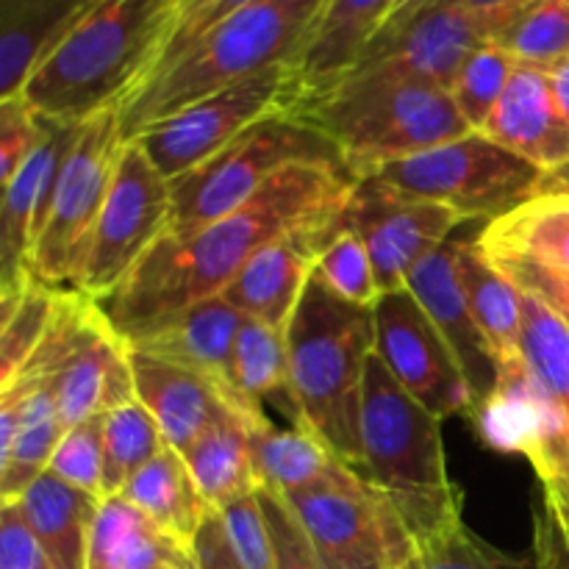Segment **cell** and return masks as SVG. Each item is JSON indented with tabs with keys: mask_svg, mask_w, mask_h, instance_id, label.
<instances>
[{
	"mask_svg": "<svg viewBox=\"0 0 569 569\" xmlns=\"http://www.w3.org/2000/svg\"><path fill=\"white\" fill-rule=\"evenodd\" d=\"M98 0H0V100L20 94L39 61Z\"/></svg>",
	"mask_w": 569,
	"mask_h": 569,
	"instance_id": "484cf974",
	"label": "cell"
},
{
	"mask_svg": "<svg viewBox=\"0 0 569 569\" xmlns=\"http://www.w3.org/2000/svg\"><path fill=\"white\" fill-rule=\"evenodd\" d=\"M253 445L256 467L264 487L276 492H309V489L345 483L359 470L339 461L309 428H278L272 420H261L248 428Z\"/></svg>",
	"mask_w": 569,
	"mask_h": 569,
	"instance_id": "f1b7e54d",
	"label": "cell"
},
{
	"mask_svg": "<svg viewBox=\"0 0 569 569\" xmlns=\"http://www.w3.org/2000/svg\"><path fill=\"white\" fill-rule=\"evenodd\" d=\"M61 292L28 283L14 292H0V387L31 361L56 317Z\"/></svg>",
	"mask_w": 569,
	"mask_h": 569,
	"instance_id": "8d00e7d4",
	"label": "cell"
},
{
	"mask_svg": "<svg viewBox=\"0 0 569 569\" xmlns=\"http://www.w3.org/2000/svg\"><path fill=\"white\" fill-rule=\"evenodd\" d=\"M131 370L137 400L159 422L167 448L181 456L220 422L242 420L250 428L267 420L264 409H253L226 387L187 367L131 350Z\"/></svg>",
	"mask_w": 569,
	"mask_h": 569,
	"instance_id": "ac0fdd59",
	"label": "cell"
},
{
	"mask_svg": "<svg viewBox=\"0 0 569 569\" xmlns=\"http://www.w3.org/2000/svg\"><path fill=\"white\" fill-rule=\"evenodd\" d=\"M122 144L126 137L120 109L100 111L83 122L76 148L56 183L44 231L28 261V276L33 283L56 292H78Z\"/></svg>",
	"mask_w": 569,
	"mask_h": 569,
	"instance_id": "30bf717a",
	"label": "cell"
},
{
	"mask_svg": "<svg viewBox=\"0 0 569 569\" xmlns=\"http://www.w3.org/2000/svg\"><path fill=\"white\" fill-rule=\"evenodd\" d=\"M542 483L548 526L559 539L561 550L569 556V428L545 439L539 448L526 456Z\"/></svg>",
	"mask_w": 569,
	"mask_h": 569,
	"instance_id": "7bdbcfd3",
	"label": "cell"
},
{
	"mask_svg": "<svg viewBox=\"0 0 569 569\" xmlns=\"http://www.w3.org/2000/svg\"><path fill=\"white\" fill-rule=\"evenodd\" d=\"M242 322V311L226 295H214V298L187 306L183 311L172 315L170 320L144 328L142 333H137L126 345L131 350H139V353L156 356L161 361L200 372V376L226 387L231 395H237L231 387V359ZM253 409H261V406H253Z\"/></svg>",
	"mask_w": 569,
	"mask_h": 569,
	"instance_id": "7402d4cb",
	"label": "cell"
},
{
	"mask_svg": "<svg viewBox=\"0 0 569 569\" xmlns=\"http://www.w3.org/2000/svg\"><path fill=\"white\" fill-rule=\"evenodd\" d=\"M456 250H459V237H450L442 248L433 250L411 270L406 289L420 300L433 326L453 348L456 359L470 381L478 409V403L492 392L495 381H498V361H495L492 348L483 339L470 303H467L465 289H461Z\"/></svg>",
	"mask_w": 569,
	"mask_h": 569,
	"instance_id": "44dd1931",
	"label": "cell"
},
{
	"mask_svg": "<svg viewBox=\"0 0 569 569\" xmlns=\"http://www.w3.org/2000/svg\"><path fill=\"white\" fill-rule=\"evenodd\" d=\"M322 569H356V567H339V565H322Z\"/></svg>",
	"mask_w": 569,
	"mask_h": 569,
	"instance_id": "91938a15",
	"label": "cell"
},
{
	"mask_svg": "<svg viewBox=\"0 0 569 569\" xmlns=\"http://www.w3.org/2000/svg\"><path fill=\"white\" fill-rule=\"evenodd\" d=\"M459 261L461 289L467 295L472 317L481 328L483 339L492 348L498 367L522 359V292L509 281V276L498 270L483 253L478 233L459 237Z\"/></svg>",
	"mask_w": 569,
	"mask_h": 569,
	"instance_id": "f546056e",
	"label": "cell"
},
{
	"mask_svg": "<svg viewBox=\"0 0 569 569\" xmlns=\"http://www.w3.org/2000/svg\"><path fill=\"white\" fill-rule=\"evenodd\" d=\"M426 3H428V0H398V3H395V9H392V14L387 17V22H383L381 31H378V33H389V31H395V28H400L406 20H409V17H415L417 11H420ZM378 33H376V37H378Z\"/></svg>",
	"mask_w": 569,
	"mask_h": 569,
	"instance_id": "11a10c76",
	"label": "cell"
},
{
	"mask_svg": "<svg viewBox=\"0 0 569 569\" xmlns=\"http://www.w3.org/2000/svg\"><path fill=\"white\" fill-rule=\"evenodd\" d=\"M548 78L550 87H553L556 103H559V109L565 111V117L569 120V59L556 64L553 70H548Z\"/></svg>",
	"mask_w": 569,
	"mask_h": 569,
	"instance_id": "db71d44e",
	"label": "cell"
},
{
	"mask_svg": "<svg viewBox=\"0 0 569 569\" xmlns=\"http://www.w3.org/2000/svg\"><path fill=\"white\" fill-rule=\"evenodd\" d=\"M495 44L517 64L553 70L569 59V0H526L511 11Z\"/></svg>",
	"mask_w": 569,
	"mask_h": 569,
	"instance_id": "e575fe53",
	"label": "cell"
},
{
	"mask_svg": "<svg viewBox=\"0 0 569 569\" xmlns=\"http://www.w3.org/2000/svg\"><path fill=\"white\" fill-rule=\"evenodd\" d=\"M103 428L106 417L67 428L50 461L53 476L98 498H103Z\"/></svg>",
	"mask_w": 569,
	"mask_h": 569,
	"instance_id": "b9f144b4",
	"label": "cell"
},
{
	"mask_svg": "<svg viewBox=\"0 0 569 569\" xmlns=\"http://www.w3.org/2000/svg\"><path fill=\"white\" fill-rule=\"evenodd\" d=\"M189 553H192L194 569H244L242 561L233 553L231 542H228L226 528H222L217 511H211L209 520L200 526Z\"/></svg>",
	"mask_w": 569,
	"mask_h": 569,
	"instance_id": "f907efd6",
	"label": "cell"
},
{
	"mask_svg": "<svg viewBox=\"0 0 569 569\" xmlns=\"http://www.w3.org/2000/svg\"><path fill=\"white\" fill-rule=\"evenodd\" d=\"M537 559L548 569H569V556L556 542V533L550 531L548 522H539L537 531Z\"/></svg>",
	"mask_w": 569,
	"mask_h": 569,
	"instance_id": "816d5d0a",
	"label": "cell"
},
{
	"mask_svg": "<svg viewBox=\"0 0 569 569\" xmlns=\"http://www.w3.org/2000/svg\"><path fill=\"white\" fill-rule=\"evenodd\" d=\"M281 498L298 517L322 565L400 569L415 556V542L400 517L361 472L345 483Z\"/></svg>",
	"mask_w": 569,
	"mask_h": 569,
	"instance_id": "5bb4252c",
	"label": "cell"
},
{
	"mask_svg": "<svg viewBox=\"0 0 569 569\" xmlns=\"http://www.w3.org/2000/svg\"><path fill=\"white\" fill-rule=\"evenodd\" d=\"M67 433L53 392L42 378L17 372L0 387V498L14 503L39 476L50 470Z\"/></svg>",
	"mask_w": 569,
	"mask_h": 569,
	"instance_id": "ffe728a7",
	"label": "cell"
},
{
	"mask_svg": "<svg viewBox=\"0 0 569 569\" xmlns=\"http://www.w3.org/2000/svg\"><path fill=\"white\" fill-rule=\"evenodd\" d=\"M172 189L139 142H126L94 226L78 292L103 300L114 292L170 226Z\"/></svg>",
	"mask_w": 569,
	"mask_h": 569,
	"instance_id": "4fadbf2b",
	"label": "cell"
},
{
	"mask_svg": "<svg viewBox=\"0 0 569 569\" xmlns=\"http://www.w3.org/2000/svg\"><path fill=\"white\" fill-rule=\"evenodd\" d=\"M517 6L472 9L456 0H428L403 26L378 33L345 78L411 81L450 89L461 64L478 48L498 39Z\"/></svg>",
	"mask_w": 569,
	"mask_h": 569,
	"instance_id": "7c38bea8",
	"label": "cell"
},
{
	"mask_svg": "<svg viewBox=\"0 0 569 569\" xmlns=\"http://www.w3.org/2000/svg\"><path fill=\"white\" fill-rule=\"evenodd\" d=\"M198 3H203V0H181V14H183V11L194 9V6H198Z\"/></svg>",
	"mask_w": 569,
	"mask_h": 569,
	"instance_id": "6f0895ef",
	"label": "cell"
},
{
	"mask_svg": "<svg viewBox=\"0 0 569 569\" xmlns=\"http://www.w3.org/2000/svg\"><path fill=\"white\" fill-rule=\"evenodd\" d=\"M328 0H253L222 17L120 106L131 142L153 122L278 64H298Z\"/></svg>",
	"mask_w": 569,
	"mask_h": 569,
	"instance_id": "277c9868",
	"label": "cell"
},
{
	"mask_svg": "<svg viewBox=\"0 0 569 569\" xmlns=\"http://www.w3.org/2000/svg\"><path fill=\"white\" fill-rule=\"evenodd\" d=\"M456 3L472 6V9H506V6L526 3V0H456Z\"/></svg>",
	"mask_w": 569,
	"mask_h": 569,
	"instance_id": "9f6ffc18",
	"label": "cell"
},
{
	"mask_svg": "<svg viewBox=\"0 0 569 569\" xmlns=\"http://www.w3.org/2000/svg\"><path fill=\"white\" fill-rule=\"evenodd\" d=\"M181 17V0H98L22 83L37 114L87 122L142 87Z\"/></svg>",
	"mask_w": 569,
	"mask_h": 569,
	"instance_id": "7a4b0ae2",
	"label": "cell"
},
{
	"mask_svg": "<svg viewBox=\"0 0 569 569\" xmlns=\"http://www.w3.org/2000/svg\"><path fill=\"white\" fill-rule=\"evenodd\" d=\"M189 472L200 495L214 511L256 495L264 481L256 467L253 445L242 420H228L209 428L192 448L183 453Z\"/></svg>",
	"mask_w": 569,
	"mask_h": 569,
	"instance_id": "1f68e13d",
	"label": "cell"
},
{
	"mask_svg": "<svg viewBox=\"0 0 569 569\" xmlns=\"http://www.w3.org/2000/svg\"><path fill=\"white\" fill-rule=\"evenodd\" d=\"M83 122L42 117V137L20 170L3 183L0 206V292H14L31 283L28 261L48 222L56 183L78 142Z\"/></svg>",
	"mask_w": 569,
	"mask_h": 569,
	"instance_id": "e0dca14e",
	"label": "cell"
},
{
	"mask_svg": "<svg viewBox=\"0 0 569 569\" xmlns=\"http://www.w3.org/2000/svg\"><path fill=\"white\" fill-rule=\"evenodd\" d=\"M339 222L365 242L381 295L403 289L411 270L467 226L448 206L411 198L376 176L356 181Z\"/></svg>",
	"mask_w": 569,
	"mask_h": 569,
	"instance_id": "9a60e30c",
	"label": "cell"
},
{
	"mask_svg": "<svg viewBox=\"0 0 569 569\" xmlns=\"http://www.w3.org/2000/svg\"><path fill=\"white\" fill-rule=\"evenodd\" d=\"M42 137V114L20 94L0 100V181H9Z\"/></svg>",
	"mask_w": 569,
	"mask_h": 569,
	"instance_id": "7dc6e473",
	"label": "cell"
},
{
	"mask_svg": "<svg viewBox=\"0 0 569 569\" xmlns=\"http://www.w3.org/2000/svg\"><path fill=\"white\" fill-rule=\"evenodd\" d=\"M87 569H192V553L122 495L100 500Z\"/></svg>",
	"mask_w": 569,
	"mask_h": 569,
	"instance_id": "83f0119b",
	"label": "cell"
},
{
	"mask_svg": "<svg viewBox=\"0 0 569 569\" xmlns=\"http://www.w3.org/2000/svg\"><path fill=\"white\" fill-rule=\"evenodd\" d=\"M337 217L306 222L267 244L222 295L250 320L287 331Z\"/></svg>",
	"mask_w": 569,
	"mask_h": 569,
	"instance_id": "d6986e66",
	"label": "cell"
},
{
	"mask_svg": "<svg viewBox=\"0 0 569 569\" xmlns=\"http://www.w3.org/2000/svg\"><path fill=\"white\" fill-rule=\"evenodd\" d=\"M511 153L548 172L569 161V120L556 103L545 70L517 64L498 109L483 131Z\"/></svg>",
	"mask_w": 569,
	"mask_h": 569,
	"instance_id": "603a6c76",
	"label": "cell"
},
{
	"mask_svg": "<svg viewBox=\"0 0 569 569\" xmlns=\"http://www.w3.org/2000/svg\"><path fill=\"white\" fill-rule=\"evenodd\" d=\"M522 292V289H520ZM522 359L569 420V326L550 306L522 292Z\"/></svg>",
	"mask_w": 569,
	"mask_h": 569,
	"instance_id": "74e56055",
	"label": "cell"
},
{
	"mask_svg": "<svg viewBox=\"0 0 569 569\" xmlns=\"http://www.w3.org/2000/svg\"><path fill=\"white\" fill-rule=\"evenodd\" d=\"M483 250L531 256L569 272V198H533L478 231Z\"/></svg>",
	"mask_w": 569,
	"mask_h": 569,
	"instance_id": "d6a6232c",
	"label": "cell"
},
{
	"mask_svg": "<svg viewBox=\"0 0 569 569\" xmlns=\"http://www.w3.org/2000/svg\"><path fill=\"white\" fill-rule=\"evenodd\" d=\"M233 553L244 569H278L276 545L261 509L259 492L217 511Z\"/></svg>",
	"mask_w": 569,
	"mask_h": 569,
	"instance_id": "ee69618b",
	"label": "cell"
},
{
	"mask_svg": "<svg viewBox=\"0 0 569 569\" xmlns=\"http://www.w3.org/2000/svg\"><path fill=\"white\" fill-rule=\"evenodd\" d=\"M14 503L37 542L42 545L50 567L87 569L89 537L100 509L98 495L70 487L48 470Z\"/></svg>",
	"mask_w": 569,
	"mask_h": 569,
	"instance_id": "4316f807",
	"label": "cell"
},
{
	"mask_svg": "<svg viewBox=\"0 0 569 569\" xmlns=\"http://www.w3.org/2000/svg\"><path fill=\"white\" fill-rule=\"evenodd\" d=\"M345 167L337 144L295 109L276 111L239 133L214 159L170 181L172 209L164 237L183 239L248 203L289 164ZM348 170V167H345Z\"/></svg>",
	"mask_w": 569,
	"mask_h": 569,
	"instance_id": "52a82bcc",
	"label": "cell"
},
{
	"mask_svg": "<svg viewBox=\"0 0 569 569\" xmlns=\"http://www.w3.org/2000/svg\"><path fill=\"white\" fill-rule=\"evenodd\" d=\"M0 569H53L17 503L0 506Z\"/></svg>",
	"mask_w": 569,
	"mask_h": 569,
	"instance_id": "681fc988",
	"label": "cell"
},
{
	"mask_svg": "<svg viewBox=\"0 0 569 569\" xmlns=\"http://www.w3.org/2000/svg\"><path fill=\"white\" fill-rule=\"evenodd\" d=\"M295 106L298 83L292 67L278 64L153 122L133 142H139L167 181H176L214 159L250 126Z\"/></svg>",
	"mask_w": 569,
	"mask_h": 569,
	"instance_id": "8fae6325",
	"label": "cell"
},
{
	"mask_svg": "<svg viewBox=\"0 0 569 569\" xmlns=\"http://www.w3.org/2000/svg\"><path fill=\"white\" fill-rule=\"evenodd\" d=\"M361 476L392 506L411 542L465 517L442 420L395 381L378 353L367 359L361 389Z\"/></svg>",
	"mask_w": 569,
	"mask_h": 569,
	"instance_id": "5b68a950",
	"label": "cell"
},
{
	"mask_svg": "<svg viewBox=\"0 0 569 569\" xmlns=\"http://www.w3.org/2000/svg\"><path fill=\"white\" fill-rule=\"evenodd\" d=\"M120 495L187 550L214 511L200 495L183 456L172 448H164L142 467Z\"/></svg>",
	"mask_w": 569,
	"mask_h": 569,
	"instance_id": "4dcf8cb0",
	"label": "cell"
},
{
	"mask_svg": "<svg viewBox=\"0 0 569 569\" xmlns=\"http://www.w3.org/2000/svg\"><path fill=\"white\" fill-rule=\"evenodd\" d=\"M389 187L448 206L465 222H495L537 198L542 170L509 148L470 131L426 153L389 161L372 172Z\"/></svg>",
	"mask_w": 569,
	"mask_h": 569,
	"instance_id": "9c48e42d",
	"label": "cell"
},
{
	"mask_svg": "<svg viewBox=\"0 0 569 569\" xmlns=\"http://www.w3.org/2000/svg\"><path fill=\"white\" fill-rule=\"evenodd\" d=\"M537 198H569V161L556 170L542 172Z\"/></svg>",
	"mask_w": 569,
	"mask_h": 569,
	"instance_id": "f5cc1de1",
	"label": "cell"
},
{
	"mask_svg": "<svg viewBox=\"0 0 569 569\" xmlns=\"http://www.w3.org/2000/svg\"><path fill=\"white\" fill-rule=\"evenodd\" d=\"M356 187L353 172L331 164H289L222 220L183 239L161 237L131 276L98 300L122 342L187 306L222 295L259 250L306 222L331 220Z\"/></svg>",
	"mask_w": 569,
	"mask_h": 569,
	"instance_id": "6da1fadb",
	"label": "cell"
},
{
	"mask_svg": "<svg viewBox=\"0 0 569 569\" xmlns=\"http://www.w3.org/2000/svg\"><path fill=\"white\" fill-rule=\"evenodd\" d=\"M20 372L48 383L64 428L106 417L137 398L131 350L109 326L98 300L83 292H61L42 345Z\"/></svg>",
	"mask_w": 569,
	"mask_h": 569,
	"instance_id": "ba28073f",
	"label": "cell"
},
{
	"mask_svg": "<svg viewBox=\"0 0 569 569\" xmlns=\"http://www.w3.org/2000/svg\"><path fill=\"white\" fill-rule=\"evenodd\" d=\"M415 556L420 569H542L537 559L509 556L483 542L465 517L417 539Z\"/></svg>",
	"mask_w": 569,
	"mask_h": 569,
	"instance_id": "f35d334b",
	"label": "cell"
},
{
	"mask_svg": "<svg viewBox=\"0 0 569 569\" xmlns=\"http://www.w3.org/2000/svg\"><path fill=\"white\" fill-rule=\"evenodd\" d=\"M537 561H539V559H537ZM539 567H542V569H548V567H545V565H542V561H539Z\"/></svg>",
	"mask_w": 569,
	"mask_h": 569,
	"instance_id": "94428289",
	"label": "cell"
},
{
	"mask_svg": "<svg viewBox=\"0 0 569 569\" xmlns=\"http://www.w3.org/2000/svg\"><path fill=\"white\" fill-rule=\"evenodd\" d=\"M470 420L487 448L520 456L569 428L565 409L528 370L526 359L498 367L495 389L478 403Z\"/></svg>",
	"mask_w": 569,
	"mask_h": 569,
	"instance_id": "cb8c5ba5",
	"label": "cell"
},
{
	"mask_svg": "<svg viewBox=\"0 0 569 569\" xmlns=\"http://www.w3.org/2000/svg\"><path fill=\"white\" fill-rule=\"evenodd\" d=\"M231 387L253 406L276 392L289 395L287 331L244 317L233 345Z\"/></svg>",
	"mask_w": 569,
	"mask_h": 569,
	"instance_id": "d590c367",
	"label": "cell"
},
{
	"mask_svg": "<svg viewBox=\"0 0 569 569\" xmlns=\"http://www.w3.org/2000/svg\"><path fill=\"white\" fill-rule=\"evenodd\" d=\"M398 0H328L292 67L298 106L322 98L356 67ZM295 106V109H298Z\"/></svg>",
	"mask_w": 569,
	"mask_h": 569,
	"instance_id": "d4e9b609",
	"label": "cell"
},
{
	"mask_svg": "<svg viewBox=\"0 0 569 569\" xmlns=\"http://www.w3.org/2000/svg\"><path fill=\"white\" fill-rule=\"evenodd\" d=\"M287 348L298 426L361 472V389L376 353V315L339 298L315 270L287 328Z\"/></svg>",
	"mask_w": 569,
	"mask_h": 569,
	"instance_id": "3957f363",
	"label": "cell"
},
{
	"mask_svg": "<svg viewBox=\"0 0 569 569\" xmlns=\"http://www.w3.org/2000/svg\"><path fill=\"white\" fill-rule=\"evenodd\" d=\"M164 448L159 422L137 398L109 411L103 428V498L120 495Z\"/></svg>",
	"mask_w": 569,
	"mask_h": 569,
	"instance_id": "836d02e7",
	"label": "cell"
},
{
	"mask_svg": "<svg viewBox=\"0 0 569 569\" xmlns=\"http://www.w3.org/2000/svg\"><path fill=\"white\" fill-rule=\"evenodd\" d=\"M400 569H420V565H417V556H411V559L406 561V565L400 567Z\"/></svg>",
	"mask_w": 569,
	"mask_h": 569,
	"instance_id": "680465c9",
	"label": "cell"
},
{
	"mask_svg": "<svg viewBox=\"0 0 569 569\" xmlns=\"http://www.w3.org/2000/svg\"><path fill=\"white\" fill-rule=\"evenodd\" d=\"M295 111L337 144L356 181L472 131L450 89L411 81L345 78Z\"/></svg>",
	"mask_w": 569,
	"mask_h": 569,
	"instance_id": "8992f818",
	"label": "cell"
},
{
	"mask_svg": "<svg viewBox=\"0 0 569 569\" xmlns=\"http://www.w3.org/2000/svg\"><path fill=\"white\" fill-rule=\"evenodd\" d=\"M192 569H194V565H192Z\"/></svg>",
	"mask_w": 569,
	"mask_h": 569,
	"instance_id": "6125c7cd",
	"label": "cell"
},
{
	"mask_svg": "<svg viewBox=\"0 0 569 569\" xmlns=\"http://www.w3.org/2000/svg\"><path fill=\"white\" fill-rule=\"evenodd\" d=\"M483 253L503 276H509V281L517 289L542 300L569 326V272L556 270V267L531 259V256L506 253V250H483Z\"/></svg>",
	"mask_w": 569,
	"mask_h": 569,
	"instance_id": "f6af8a7d",
	"label": "cell"
},
{
	"mask_svg": "<svg viewBox=\"0 0 569 569\" xmlns=\"http://www.w3.org/2000/svg\"><path fill=\"white\" fill-rule=\"evenodd\" d=\"M248 3H253V0H203V3H198L194 9L183 11V14L178 17L176 28H172L170 39H167L164 50H161L159 59H156L153 70H150V76L144 78L142 83H148L156 72H161L167 64H170V61H176L178 56H181L183 50L194 42V39L203 37V33L209 31L211 26H217L222 17H228L231 11L242 9V6H248ZM133 92H137V89H133Z\"/></svg>",
	"mask_w": 569,
	"mask_h": 569,
	"instance_id": "c3c4849f",
	"label": "cell"
},
{
	"mask_svg": "<svg viewBox=\"0 0 569 569\" xmlns=\"http://www.w3.org/2000/svg\"><path fill=\"white\" fill-rule=\"evenodd\" d=\"M317 276H320L339 298L350 300V303L372 309V306L378 303V298H381L365 242H361L359 233L350 231L348 226H342L339 217L320 250Z\"/></svg>",
	"mask_w": 569,
	"mask_h": 569,
	"instance_id": "60d3db41",
	"label": "cell"
},
{
	"mask_svg": "<svg viewBox=\"0 0 569 569\" xmlns=\"http://www.w3.org/2000/svg\"><path fill=\"white\" fill-rule=\"evenodd\" d=\"M515 70L517 61L511 59V53H506V50L495 42L478 48L476 53L461 64L459 76H456L453 87H450V94H453L461 117H465L467 126H470L472 131H483L489 117L498 109L500 98H503Z\"/></svg>",
	"mask_w": 569,
	"mask_h": 569,
	"instance_id": "ab89813d",
	"label": "cell"
},
{
	"mask_svg": "<svg viewBox=\"0 0 569 569\" xmlns=\"http://www.w3.org/2000/svg\"><path fill=\"white\" fill-rule=\"evenodd\" d=\"M376 353L395 381L433 417H472L476 398L448 339L409 289L387 292L372 306Z\"/></svg>",
	"mask_w": 569,
	"mask_h": 569,
	"instance_id": "2e32d148",
	"label": "cell"
},
{
	"mask_svg": "<svg viewBox=\"0 0 569 569\" xmlns=\"http://www.w3.org/2000/svg\"><path fill=\"white\" fill-rule=\"evenodd\" d=\"M261 509H264L267 526H270L272 545H276L278 569H322L315 545L300 528L298 517L287 506V500L270 487L259 489Z\"/></svg>",
	"mask_w": 569,
	"mask_h": 569,
	"instance_id": "bcb514c9",
	"label": "cell"
}]
</instances>
